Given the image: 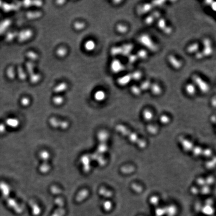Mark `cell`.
Returning a JSON list of instances; mask_svg holds the SVG:
<instances>
[{"mask_svg":"<svg viewBox=\"0 0 216 216\" xmlns=\"http://www.w3.org/2000/svg\"><path fill=\"white\" fill-rule=\"evenodd\" d=\"M98 138L100 143L97 150L90 157L92 159L97 161L100 165L104 166L106 164V160L104 158L103 154L107 150V141L108 138V134L107 132L101 131L98 133Z\"/></svg>","mask_w":216,"mask_h":216,"instance_id":"cell-1","label":"cell"},{"mask_svg":"<svg viewBox=\"0 0 216 216\" xmlns=\"http://www.w3.org/2000/svg\"><path fill=\"white\" fill-rule=\"evenodd\" d=\"M116 130L121 135L126 137L130 142L136 144L139 148L141 149L146 148L147 146V143L146 141L143 139L139 138L135 133L131 132L125 126L121 124L118 125L116 127Z\"/></svg>","mask_w":216,"mask_h":216,"instance_id":"cell-2","label":"cell"},{"mask_svg":"<svg viewBox=\"0 0 216 216\" xmlns=\"http://www.w3.org/2000/svg\"><path fill=\"white\" fill-rule=\"evenodd\" d=\"M139 41L143 46L149 49L150 51L153 52L158 51V45L154 42L151 38L147 34H144L141 35L139 37Z\"/></svg>","mask_w":216,"mask_h":216,"instance_id":"cell-3","label":"cell"},{"mask_svg":"<svg viewBox=\"0 0 216 216\" xmlns=\"http://www.w3.org/2000/svg\"><path fill=\"white\" fill-rule=\"evenodd\" d=\"M39 156L42 160V164L39 168V170L42 173H47L50 170V166L49 164L50 154L48 151L44 150L40 153Z\"/></svg>","mask_w":216,"mask_h":216,"instance_id":"cell-4","label":"cell"},{"mask_svg":"<svg viewBox=\"0 0 216 216\" xmlns=\"http://www.w3.org/2000/svg\"><path fill=\"white\" fill-rule=\"evenodd\" d=\"M193 80L196 86L198 87L199 90L203 93H207L210 91V86L202 78L197 75H194L193 77Z\"/></svg>","mask_w":216,"mask_h":216,"instance_id":"cell-5","label":"cell"},{"mask_svg":"<svg viewBox=\"0 0 216 216\" xmlns=\"http://www.w3.org/2000/svg\"><path fill=\"white\" fill-rule=\"evenodd\" d=\"M49 123L51 126L53 127V128H60L63 130L68 128L69 126V124L68 122L62 121L54 117L51 118V119H50Z\"/></svg>","mask_w":216,"mask_h":216,"instance_id":"cell-6","label":"cell"},{"mask_svg":"<svg viewBox=\"0 0 216 216\" xmlns=\"http://www.w3.org/2000/svg\"><path fill=\"white\" fill-rule=\"evenodd\" d=\"M203 45L204 46V48L202 52L204 57L210 56L213 53V49L210 40L208 38L204 39L203 40Z\"/></svg>","mask_w":216,"mask_h":216,"instance_id":"cell-7","label":"cell"},{"mask_svg":"<svg viewBox=\"0 0 216 216\" xmlns=\"http://www.w3.org/2000/svg\"><path fill=\"white\" fill-rule=\"evenodd\" d=\"M55 203L58 205V208L52 216H63L65 214V211L63 207L64 206V203L63 200L61 198L58 197L55 199Z\"/></svg>","mask_w":216,"mask_h":216,"instance_id":"cell-8","label":"cell"},{"mask_svg":"<svg viewBox=\"0 0 216 216\" xmlns=\"http://www.w3.org/2000/svg\"><path fill=\"white\" fill-rule=\"evenodd\" d=\"M111 69L113 73H119L124 69V66L120 61L115 59L111 63Z\"/></svg>","mask_w":216,"mask_h":216,"instance_id":"cell-9","label":"cell"},{"mask_svg":"<svg viewBox=\"0 0 216 216\" xmlns=\"http://www.w3.org/2000/svg\"><path fill=\"white\" fill-rule=\"evenodd\" d=\"M168 61L174 68L178 70L182 67V63L175 56L171 55L168 57Z\"/></svg>","mask_w":216,"mask_h":216,"instance_id":"cell-10","label":"cell"},{"mask_svg":"<svg viewBox=\"0 0 216 216\" xmlns=\"http://www.w3.org/2000/svg\"><path fill=\"white\" fill-rule=\"evenodd\" d=\"M179 141L183 147V149L185 150V151H187V152L192 151V150L194 147L192 143L191 142L188 140H187L182 137L180 138Z\"/></svg>","mask_w":216,"mask_h":216,"instance_id":"cell-11","label":"cell"},{"mask_svg":"<svg viewBox=\"0 0 216 216\" xmlns=\"http://www.w3.org/2000/svg\"><path fill=\"white\" fill-rule=\"evenodd\" d=\"M90 160V156L88 155H84L81 159V161L83 166V170L85 173H88L91 169Z\"/></svg>","mask_w":216,"mask_h":216,"instance_id":"cell-12","label":"cell"},{"mask_svg":"<svg viewBox=\"0 0 216 216\" xmlns=\"http://www.w3.org/2000/svg\"><path fill=\"white\" fill-rule=\"evenodd\" d=\"M33 35V32L31 30H26L22 31L19 35V40L21 42H24L30 39Z\"/></svg>","mask_w":216,"mask_h":216,"instance_id":"cell-13","label":"cell"},{"mask_svg":"<svg viewBox=\"0 0 216 216\" xmlns=\"http://www.w3.org/2000/svg\"><path fill=\"white\" fill-rule=\"evenodd\" d=\"M131 74H126L118 79L117 83L121 86H125L130 83L132 81Z\"/></svg>","mask_w":216,"mask_h":216,"instance_id":"cell-14","label":"cell"},{"mask_svg":"<svg viewBox=\"0 0 216 216\" xmlns=\"http://www.w3.org/2000/svg\"><path fill=\"white\" fill-rule=\"evenodd\" d=\"M122 48V54L123 56L128 57L131 54V52L133 50V45L131 44H126L121 46Z\"/></svg>","mask_w":216,"mask_h":216,"instance_id":"cell-15","label":"cell"},{"mask_svg":"<svg viewBox=\"0 0 216 216\" xmlns=\"http://www.w3.org/2000/svg\"><path fill=\"white\" fill-rule=\"evenodd\" d=\"M89 191L87 189H83L78 193L76 198V201L77 202H81L85 200L89 195Z\"/></svg>","mask_w":216,"mask_h":216,"instance_id":"cell-16","label":"cell"},{"mask_svg":"<svg viewBox=\"0 0 216 216\" xmlns=\"http://www.w3.org/2000/svg\"><path fill=\"white\" fill-rule=\"evenodd\" d=\"M150 89L154 95H160L162 93V89L161 87L158 84L156 83L151 84Z\"/></svg>","mask_w":216,"mask_h":216,"instance_id":"cell-17","label":"cell"},{"mask_svg":"<svg viewBox=\"0 0 216 216\" xmlns=\"http://www.w3.org/2000/svg\"><path fill=\"white\" fill-rule=\"evenodd\" d=\"M199 49V45L198 43H193L187 48V52L189 54H196Z\"/></svg>","mask_w":216,"mask_h":216,"instance_id":"cell-18","label":"cell"},{"mask_svg":"<svg viewBox=\"0 0 216 216\" xmlns=\"http://www.w3.org/2000/svg\"><path fill=\"white\" fill-rule=\"evenodd\" d=\"M185 90L190 96H194L196 93V87L193 84H188L185 87Z\"/></svg>","mask_w":216,"mask_h":216,"instance_id":"cell-19","label":"cell"},{"mask_svg":"<svg viewBox=\"0 0 216 216\" xmlns=\"http://www.w3.org/2000/svg\"><path fill=\"white\" fill-rule=\"evenodd\" d=\"M153 8V5L152 4L147 3L141 6L140 8V12L142 14H145L148 12H150L152 10Z\"/></svg>","mask_w":216,"mask_h":216,"instance_id":"cell-20","label":"cell"},{"mask_svg":"<svg viewBox=\"0 0 216 216\" xmlns=\"http://www.w3.org/2000/svg\"><path fill=\"white\" fill-rule=\"evenodd\" d=\"M42 15V13L41 12H29L27 13V17L29 19H35L37 18L41 17Z\"/></svg>","mask_w":216,"mask_h":216,"instance_id":"cell-21","label":"cell"},{"mask_svg":"<svg viewBox=\"0 0 216 216\" xmlns=\"http://www.w3.org/2000/svg\"><path fill=\"white\" fill-rule=\"evenodd\" d=\"M94 97L95 99L98 101H102L106 98V94L105 92L102 90L98 91L96 92L94 95Z\"/></svg>","mask_w":216,"mask_h":216,"instance_id":"cell-22","label":"cell"},{"mask_svg":"<svg viewBox=\"0 0 216 216\" xmlns=\"http://www.w3.org/2000/svg\"><path fill=\"white\" fill-rule=\"evenodd\" d=\"M6 124L10 127L15 128H17L19 125V121L17 119L10 118L6 121Z\"/></svg>","mask_w":216,"mask_h":216,"instance_id":"cell-23","label":"cell"},{"mask_svg":"<svg viewBox=\"0 0 216 216\" xmlns=\"http://www.w3.org/2000/svg\"><path fill=\"white\" fill-rule=\"evenodd\" d=\"M67 89V85L65 83H62L54 88V91L55 93H61Z\"/></svg>","mask_w":216,"mask_h":216,"instance_id":"cell-24","label":"cell"},{"mask_svg":"<svg viewBox=\"0 0 216 216\" xmlns=\"http://www.w3.org/2000/svg\"><path fill=\"white\" fill-rule=\"evenodd\" d=\"M30 205L32 208L34 214L35 215L39 214L40 212V209L39 206H38L37 203L35 202L34 201H31L30 202Z\"/></svg>","mask_w":216,"mask_h":216,"instance_id":"cell-25","label":"cell"},{"mask_svg":"<svg viewBox=\"0 0 216 216\" xmlns=\"http://www.w3.org/2000/svg\"><path fill=\"white\" fill-rule=\"evenodd\" d=\"M95 43L93 40L88 41L85 44V48L86 50L88 51H93L95 48Z\"/></svg>","mask_w":216,"mask_h":216,"instance_id":"cell-26","label":"cell"},{"mask_svg":"<svg viewBox=\"0 0 216 216\" xmlns=\"http://www.w3.org/2000/svg\"><path fill=\"white\" fill-rule=\"evenodd\" d=\"M136 56L138 59H140L141 60H145L148 57V53L145 50L142 49L138 51Z\"/></svg>","mask_w":216,"mask_h":216,"instance_id":"cell-27","label":"cell"},{"mask_svg":"<svg viewBox=\"0 0 216 216\" xmlns=\"http://www.w3.org/2000/svg\"><path fill=\"white\" fill-rule=\"evenodd\" d=\"M130 74L132 80H134V81H138L139 80H140L142 78V73L139 71H136L133 72L132 73Z\"/></svg>","mask_w":216,"mask_h":216,"instance_id":"cell-28","label":"cell"},{"mask_svg":"<svg viewBox=\"0 0 216 216\" xmlns=\"http://www.w3.org/2000/svg\"><path fill=\"white\" fill-rule=\"evenodd\" d=\"M26 67H27V70L28 72L30 75V76L33 75L35 74L34 72V67H35V65L32 62H28L26 64Z\"/></svg>","mask_w":216,"mask_h":216,"instance_id":"cell-29","label":"cell"},{"mask_svg":"<svg viewBox=\"0 0 216 216\" xmlns=\"http://www.w3.org/2000/svg\"><path fill=\"white\" fill-rule=\"evenodd\" d=\"M143 116L146 121H151L153 118V114L149 110H146L143 112Z\"/></svg>","mask_w":216,"mask_h":216,"instance_id":"cell-30","label":"cell"},{"mask_svg":"<svg viewBox=\"0 0 216 216\" xmlns=\"http://www.w3.org/2000/svg\"><path fill=\"white\" fill-rule=\"evenodd\" d=\"M151 83L149 80H146L141 84L140 88L141 90L142 91H147L148 89H150L151 86Z\"/></svg>","mask_w":216,"mask_h":216,"instance_id":"cell-31","label":"cell"},{"mask_svg":"<svg viewBox=\"0 0 216 216\" xmlns=\"http://www.w3.org/2000/svg\"><path fill=\"white\" fill-rule=\"evenodd\" d=\"M111 53L112 55L114 56H117L122 54V48L121 47H114L112 48L111 50Z\"/></svg>","mask_w":216,"mask_h":216,"instance_id":"cell-32","label":"cell"},{"mask_svg":"<svg viewBox=\"0 0 216 216\" xmlns=\"http://www.w3.org/2000/svg\"><path fill=\"white\" fill-rule=\"evenodd\" d=\"M99 193L100 195H103L104 196L106 197H110L112 194L111 192L108 190L107 189H106V188L104 187H101L99 189Z\"/></svg>","mask_w":216,"mask_h":216,"instance_id":"cell-33","label":"cell"},{"mask_svg":"<svg viewBox=\"0 0 216 216\" xmlns=\"http://www.w3.org/2000/svg\"><path fill=\"white\" fill-rule=\"evenodd\" d=\"M131 91L133 95L135 96L140 95L142 93V90H141L140 87L136 86V85H134L131 87Z\"/></svg>","mask_w":216,"mask_h":216,"instance_id":"cell-34","label":"cell"},{"mask_svg":"<svg viewBox=\"0 0 216 216\" xmlns=\"http://www.w3.org/2000/svg\"><path fill=\"white\" fill-rule=\"evenodd\" d=\"M158 27L160 30L163 31L165 28L167 26V23L166 21L163 18H160L158 20Z\"/></svg>","mask_w":216,"mask_h":216,"instance_id":"cell-35","label":"cell"},{"mask_svg":"<svg viewBox=\"0 0 216 216\" xmlns=\"http://www.w3.org/2000/svg\"><path fill=\"white\" fill-rule=\"evenodd\" d=\"M117 31L121 34H125L128 31V29L126 26L122 24H119L117 26Z\"/></svg>","mask_w":216,"mask_h":216,"instance_id":"cell-36","label":"cell"},{"mask_svg":"<svg viewBox=\"0 0 216 216\" xmlns=\"http://www.w3.org/2000/svg\"><path fill=\"white\" fill-rule=\"evenodd\" d=\"M67 50L65 48L61 47L59 48L57 51V55L60 57H64L66 55Z\"/></svg>","mask_w":216,"mask_h":216,"instance_id":"cell-37","label":"cell"},{"mask_svg":"<svg viewBox=\"0 0 216 216\" xmlns=\"http://www.w3.org/2000/svg\"><path fill=\"white\" fill-rule=\"evenodd\" d=\"M30 78L31 82L33 84H35V83H37L39 82V81L40 80L41 76L39 74L35 73L33 75L30 76Z\"/></svg>","mask_w":216,"mask_h":216,"instance_id":"cell-38","label":"cell"},{"mask_svg":"<svg viewBox=\"0 0 216 216\" xmlns=\"http://www.w3.org/2000/svg\"><path fill=\"white\" fill-rule=\"evenodd\" d=\"M27 57L32 61L37 60L38 58V55L37 54L32 51L28 52L27 53Z\"/></svg>","mask_w":216,"mask_h":216,"instance_id":"cell-39","label":"cell"},{"mask_svg":"<svg viewBox=\"0 0 216 216\" xmlns=\"http://www.w3.org/2000/svg\"><path fill=\"white\" fill-rule=\"evenodd\" d=\"M50 191H51V193L55 194V195H58V194H60L61 193V190L59 187L54 185L52 186L50 188Z\"/></svg>","mask_w":216,"mask_h":216,"instance_id":"cell-40","label":"cell"},{"mask_svg":"<svg viewBox=\"0 0 216 216\" xmlns=\"http://www.w3.org/2000/svg\"><path fill=\"white\" fill-rule=\"evenodd\" d=\"M64 102L63 98L61 96H56L53 98V102L55 105H60Z\"/></svg>","mask_w":216,"mask_h":216,"instance_id":"cell-41","label":"cell"},{"mask_svg":"<svg viewBox=\"0 0 216 216\" xmlns=\"http://www.w3.org/2000/svg\"><path fill=\"white\" fill-rule=\"evenodd\" d=\"M74 28L77 30H81L83 29L85 27V24L83 22H77L74 24Z\"/></svg>","mask_w":216,"mask_h":216,"instance_id":"cell-42","label":"cell"},{"mask_svg":"<svg viewBox=\"0 0 216 216\" xmlns=\"http://www.w3.org/2000/svg\"><path fill=\"white\" fill-rule=\"evenodd\" d=\"M154 21H155V19L151 15L147 17L145 20V23L146 25L149 26L152 25V24L154 23Z\"/></svg>","mask_w":216,"mask_h":216,"instance_id":"cell-43","label":"cell"},{"mask_svg":"<svg viewBox=\"0 0 216 216\" xmlns=\"http://www.w3.org/2000/svg\"><path fill=\"white\" fill-rule=\"evenodd\" d=\"M18 75H19L20 79H21L22 80H25L27 77L26 74L21 67H19L18 68Z\"/></svg>","mask_w":216,"mask_h":216,"instance_id":"cell-44","label":"cell"},{"mask_svg":"<svg viewBox=\"0 0 216 216\" xmlns=\"http://www.w3.org/2000/svg\"><path fill=\"white\" fill-rule=\"evenodd\" d=\"M128 58L129 62L131 64H133L136 62L138 59L136 55L135 54H130L128 57Z\"/></svg>","mask_w":216,"mask_h":216,"instance_id":"cell-45","label":"cell"},{"mask_svg":"<svg viewBox=\"0 0 216 216\" xmlns=\"http://www.w3.org/2000/svg\"><path fill=\"white\" fill-rule=\"evenodd\" d=\"M7 75H8V77H9V78H10V79H14L15 78V71H14L13 68L11 67L8 69V71H7Z\"/></svg>","mask_w":216,"mask_h":216,"instance_id":"cell-46","label":"cell"},{"mask_svg":"<svg viewBox=\"0 0 216 216\" xmlns=\"http://www.w3.org/2000/svg\"><path fill=\"white\" fill-rule=\"evenodd\" d=\"M160 119L161 122L163 124H167L169 122V118L166 115H162Z\"/></svg>","mask_w":216,"mask_h":216,"instance_id":"cell-47","label":"cell"},{"mask_svg":"<svg viewBox=\"0 0 216 216\" xmlns=\"http://www.w3.org/2000/svg\"><path fill=\"white\" fill-rule=\"evenodd\" d=\"M30 100L27 97H24L22 99L21 104L24 106H27L30 104Z\"/></svg>","mask_w":216,"mask_h":216,"instance_id":"cell-48","label":"cell"},{"mask_svg":"<svg viewBox=\"0 0 216 216\" xmlns=\"http://www.w3.org/2000/svg\"><path fill=\"white\" fill-rule=\"evenodd\" d=\"M164 33L166 34V35H170L172 33L173 29L170 26H167L163 30Z\"/></svg>","mask_w":216,"mask_h":216,"instance_id":"cell-49","label":"cell"},{"mask_svg":"<svg viewBox=\"0 0 216 216\" xmlns=\"http://www.w3.org/2000/svg\"><path fill=\"white\" fill-rule=\"evenodd\" d=\"M204 57V55L203 54L202 51H201V52L198 51V52H197V53L195 54V58H196L197 60H201V59H202Z\"/></svg>","mask_w":216,"mask_h":216,"instance_id":"cell-50","label":"cell"},{"mask_svg":"<svg viewBox=\"0 0 216 216\" xmlns=\"http://www.w3.org/2000/svg\"><path fill=\"white\" fill-rule=\"evenodd\" d=\"M153 17H154L155 20V19H159L160 18V16H161V14L160 13V12H158V11H154L153 12L152 15H151Z\"/></svg>","mask_w":216,"mask_h":216,"instance_id":"cell-51","label":"cell"},{"mask_svg":"<svg viewBox=\"0 0 216 216\" xmlns=\"http://www.w3.org/2000/svg\"><path fill=\"white\" fill-rule=\"evenodd\" d=\"M111 206H112L111 203L109 201L106 202L104 205V207L106 210H109L111 209Z\"/></svg>","mask_w":216,"mask_h":216,"instance_id":"cell-52","label":"cell"},{"mask_svg":"<svg viewBox=\"0 0 216 216\" xmlns=\"http://www.w3.org/2000/svg\"><path fill=\"white\" fill-rule=\"evenodd\" d=\"M157 128L152 126H151V128H149V131L150 133H151L152 134L157 133Z\"/></svg>","mask_w":216,"mask_h":216,"instance_id":"cell-53","label":"cell"},{"mask_svg":"<svg viewBox=\"0 0 216 216\" xmlns=\"http://www.w3.org/2000/svg\"><path fill=\"white\" fill-rule=\"evenodd\" d=\"M164 3V1H157V2H153V6L155 5L156 6H161L162 5H163V3Z\"/></svg>","mask_w":216,"mask_h":216,"instance_id":"cell-54","label":"cell"},{"mask_svg":"<svg viewBox=\"0 0 216 216\" xmlns=\"http://www.w3.org/2000/svg\"><path fill=\"white\" fill-rule=\"evenodd\" d=\"M6 130L5 126L3 124H0V133H3Z\"/></svg>","mask_w":216,"mask_h":216,"instance_id":"cell-55","label":"cell"},{"mask_svg":"<svg viewBox=\"0 0 216 216\" xmlns=\"http://www.w3.org/2000/svg\"><path fill=\"white\" fill-rule=\"evenodd\" d=\"M65 3V1H57V3L58 5H63Z\"/></svg>","mask_w":216,"mask_h":216,"instance_id":"cell-56","label":"cell"},{"mask_svg":"<svg viewBox=\"0 0 216 216\" xmlns=\"http://www.w3.org/2000/svg\"><path fill=\"white\" fill-rule=\"evenodd\" d=\"M212 100V104L214 107H215V106H216V98H215V97H214L213 98V99Z\"/></svg>","mask_w":216,"mask_h":216,"instance_id":"cell-57","label":"cell"},{"mask_svg":"<svg viewBox=\"0 0 216 216\" xmlns=\"http://www.w3.org/2000/svg\"><path fill=\"white\" fill-rule=\"evenodd\" d=\"M212 4H211V6H212V8H213L214 10H215V8H216V3H215V2H214V3H213V4H212Z\"/></svg>","mask_w":216,"mask_h":216,"instance_id":"cell-58","label":"cell"}]
</instances>
